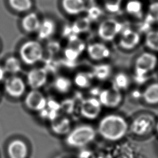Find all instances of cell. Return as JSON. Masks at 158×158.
<instances>
[{
  "mask_svg": "<svg viewBox=\"0 0 158 158\" xmlns=\"http://www.w3.org/2000/svg\"><path fill=\"white\" fill-rule=\"evenodd\" d=\"M52 130L56 134L64 135L70 130V122L67 118H63L52 125Z\"/></svg>",
  "mask_w": 158,
  "mask_h": 158,
  "instance_id": "cb8c5ba5",
  "label": "cell"
},
{
  "mask_svg": "<svg viewBox=\"0 0 158 158\" xmlns=\"http://www.w3.org/2000/svg\"><path fill=\"white\" fill-rule=\"evenodd\" d=\"M130 81L128 76L122 72L117 73L114 78L113 84L119 89H123L128 88Z\"/></svg>",
  "mask_w": 158,
  "mask_h": 158,
  "instance_id": "83f0119b",
  "label": "cell"
},
{
  "mask_svg": "<svg viewBox=\"0 0 158 158\" xmlns=\"http://www.w3.org/2000/svg\"><path fill=\"white\" fill-rule=\"evenodd\" d=\"M158 22V2L151 4L149 7V12L146 17L144 22L151 23Z\"/></svg>",
  "mask_w": 158,
  "mask_h": 158,
  "instance_id": "f1b7e54d",
  "label": "cell"
},
{
  "mask_svg": "<svg viewBox=\"0 0 158 158\" xmlns=\"http://www.w3.org/2000/svg\"><path fill=\"white\" fill-rule=\"evenodd\" d=\"M141 96L145 102L148 104H158V83H153L148 86Z\"/></svg>",
  "mask_w": 158,
  "mask_h": 158,
  "instance_id": "ac0fdd59",
  "label": "cell"
},
{
  "mask_svg": "<svg viewBox=\"0 0 158 158\" xmlns=\"http://www.w3.org/2000/svg\"><path fill=\"white\" fill-rule=\"evenodd\" d=\"M56 28V26L54 20L46 18L40 23L37 31L38 36L41 40H47L54 34Z\"/></svg>",
  "mask_w": 158,
  "mask_h": 158,
  "instance_id": "e0dca14e",
  "label": "cell"
},
{
  "mask_svg": "<svg viewBox=\"0 0 158 158\" xmlns=\"http://www.w3.org/2000/svg\"><path fill=\"white\" fill-rule=\"evenodd\" d=\"M101 105L107 107H115L120 104L122 96L120 89L114 84L112 87L99 93L98 98Z\"/></svg>",
  "mask_w": 158,
  "mask_h": 158,
  "instance_id": "52a82bcc",
  "label": "cell"
},
{
  "mask_svg": "<svg viewBox=\"0 0 158 158\" xmlns=\"http://www.w3.org/2000/svg\"><path fill=\"white\" fill-rule=\"evenodd\" d=\"M47 48L48 49V51H49V53H51V54L57 52L59 51L60 48L59 43L57 41H51V42H50L48 44V46Z\"/></svg>",
  "mask_w": 158,
  "mask_h": 158,
  "instance_id": "d6a6232c",
  "label": "cell"
},
{
  "mask_svg": "<svg viewBox=\"0 0 158 158\" xmlns=\"http://www.w3.org/2000/svg\"><path fill=\"white\" fill-rule=\"evenodd\" d=\"M27 83L32 89H38L43 86L48 80V71L44 68H34L27 73Z\"/></svg>",
  "mask_w": 158,
  "mask_h": 158,
  "instance_id": "30bf717a",
  "label": "cell"
},
{
  "mask_svg": "<svg viewBox=\"0 0 158 158\" xmlns=\"http://www.w3.org/2000/svg\"><path fill=\"white\" fill-rule=\"evenodd\" d=\"M110 67L107 64H99L94 67L93 70V77L99 80L106 79L110 73Z\"/></svg>",
  "mask_w": 158,
  "mask_h": 158,
  "instance_id": "d4e9b609",
  "label": "cell"
},
{
  "mask_svg": "<svg viewBox=\"0 0 158 158\" xmlns=\"http://www.w3.org/2000/svg\"><path fill=\"white\" fill-rule=\"evenodd\" d=\"M7 154L9 158H27V146L24 141L20 139H14L8 145Z\"/></svg>",
  "mask_w": 158,
  "mask_h": 158,
  "instance_id": "4fadbf2b",
  "label": "cell"
},
{
  "mask_svg": "<svg viewBox=\"0 0 158 158\" xmlns=\"http://www.w3.org/2000/svg\"><path fill=\"white\" fill-rule=\"evenodd\" d=\"M125 119L118 115L110 114L105 116L98 125V133L105 139L115 141L122 139L128 130Z\"/></svg>",
  "mask_w": 158,
  "mask_h": 158,
  "instance_id": "6da1fadb",
  "label": "cell"
},
{
  "mask_svg": "<svg viewBox=\"0 0 158 158\" xmlns=\"http://www.w3.org/2000/svg\"><path fill=\"white\" fill-rule=\"evenodd\" d=\"M4 89L10 96L18 98L24 94L26 90V85L22 78L14 75L6 80Z\"/></svg>",
  "mask_w": 158,
  "mask_h": 158,
  "instance_id": "ba28073f",
  "label": "cell"
},
{
  "mask_svg": "<svg viewBox=\"0 0 158 158\" xmlns=\"http://www.w3.org/2000/svg\"><path fill=\"white\" fill-rule=\"evenodd\" d=\"M101 104L98 99L89 98L83 100L80 107V112L83 117L88 119H94L100 114Z\"/></svg>",
  "mask_w": 158,
  "mask_h": 158,
  "instance_id": "9c48e42d",
  "label": "cell"
},
{
  "mask_svg": "<svg viewBox=\"0 0 158 158\" xmlns=\"http://www.w3.org/2000/svg\"><path fill=\"white\" fill-rule=\"evenodd\" d=\"M93 77V75L92 73L80 72L75 75L73 81L78 87L86 88L91 85Z\"/></svg>",
  "mask_w": 158,
  "mask_h": 158,
  "instance_id": "ffe728a7",
  "label": "cell"
},
{
  "mask_svg": "<svg viewBox=\"0 0 158 158\" xmlns=\"http://www.w3.org/2000/svg\"><path fill=\"white\" fill-rule=\"evenodd\" d=\"M146 46L154 51H158V31H151L148 33L146 37Z\"/></svg>",
  "mask_w": 158,
  "mask_h": 158,
  "instance_id": "4316f807",
  "label": "cell"
},
{
  "mask_svg": "<svg viewBox=\"0 0 158 158\" xmlns=\"http://www.w3.org/2000/svg\"><path fill=\"white\" fill-rule=\"evenodd\" d=\"M123 30V25L112 19L102 21L98 27V35L105 41L112 40L116 35Z\"/></svg>",
  "mask_w": 158,
  "mask_h": 158,
  "instance_id": "8992f818",
  "label": "cell"
},
{
  "mask_svg": "<svg viewBox=\"0 0 158 158\" xmlns=\"http://www.w3.org/2000/svg\"><path fill=\"white\" fill-rule=\"evenodd\" d=\"M87 52L89 57L94 60H100L107 58L110 55L109 49L102 43H94L87 47Z\"/></svg>",
  "mask_w": 158,
  "mask_h": 158,
  "instance_id": "9a60e30c",
  "label": "cell"
},
{
  "mask_svg": "<svg viewBox=\"0 0 158 158\" xmlns=\"http://www.w3.org/2000/svg\"><path fill=\"white\" fill-rule=\"evenodd\" d=\"M54 87L60 93H67L72 87L71 80L64 76H58L54 81Z\"/></svg>",
  "mask_w": 158,
  "mask_h": 158,
  "instance_id": "7402d4cb",
  "label": "cell"
},
{
  "mask_svg": "<svg viewBox=\"0 0 158 158\" xmlns=\"http://www.w3.org/2000/svg\"><path fill=\"white\" fill-rule=\"evenodd\" d=\"M154 117L150 114L143 113L138 115L131 122L130 130L131 133L138 136L148 135L156 127Z\"/></svg>",
  "mask_w": 158,
  "mask_h": 158,
  "instance_id": "277c9868",
  "label": "cell"
},
{
  "mask_svg": "<svg viewBox=\"0 0 158 158\" xmlns=\"http://www.w3.org/2000/svg\"><path fill=\"white\" fill-rule=\"evenodd\" d=\"M139 34L129 28L122 30V36L119 41V45L125 49H131L135 48L139 42Z\"/></svg>",
  "mask_w": 158,
  "mask_h": 158,
  "instance_id": "7c38bea8",
  "label": "cell"
},
{
  "mask_svg": "<svg viewBox=\"0 0 158 158\" xmlns=\"http://www.w3.org/2000/svg\"><path fill=\"white\" fill-rule=\"evenodd\" d=\"M91 20L87 17H81L77 19L71 27L72 33L74 35H78L81 33L87 31L90 27Z\"/></svg>",
  "mask_w": 158,
  "mask_h": 158,
  "instance_id": "44dd1931",
  "label": "cell"
},
{
  "mask_svg": "<svg viewBox=\"0 0 158 158\" xmlns=\"http://www.w3.org/2000/svg\"><path fill=\"white\" fill-rule=\"evenodd\" d=\"M3 67L6 72L11 74H16L21 71L22 64L17 57L10 56L6 59Z\"/></svg>",
  "mask_w": 158,
  "mask_h": 158,
  "instance_id": "d6986e66",
  "label": "cell"
},
{
  "mask_svg": "<svg viewBox=\"0 0 158 158\" xmlns=\"http://www.w3.org/2000/svg\"><path fill=\"white\" fill-rule=\"evenodd\" d=\"M61 5L64 12L70 15H78L86 9L84 0H62Z\"/></svg>",
  "mask_w": 158,
  "mask_h": 158,
  "instance_id": "5bb4252c",
  "label": "cell"
},
{
  "mask_svg": "<svg viewBox=\"0 0 158 158\" xmlns=\"http://www.w3.org/2000/svg\"><path fill=\"white\" fill-rule=\"evenodd\" d=\"M47 100L44 96L38 89H32L26 96L25 104L26 106L35 111H41L47 106Z\"/></svg>",
  "mask_w": 158,
  "mask_h": 158,
  "instance_id": "8fae6325",
  "label": "cell"
},
{
  "mask_svg": "<svg viewBox=\"0 0 158 158\" xmlns=\"http://www.w3.org/2000/svg\"><path fill=\"white\" fill-rule=\"evenodd\" d=\"M102 14V10L96 6H92L87 9V17L90 20H96L100 17Z\"/></svg>",
  "mask_w": 158,
  "mask_h": 158,
  "instance_id": "f546056e",
  "label": "cell"
},
{
  "mask_svg": "<svg viewBox=\"0 0 158 158\" xmlns=\"http://www.w3.org/2000/svg\"><path fill=\"white\" fill-rule=\"evenodd\" d=\"M142 4L137 0H131L128 2L126 5V10L130 14H133L137 17L141 16Z\"/></svg>",
  "mask_w": 158,
  "mask_h": 158,
  "instance_id": "484cf974",
  "label": "cell"
},
{
  "mask_svg": "<svg viewBox=\"0 0 158 158\" xmlns=\"http://www.w3.org/2000/svg\"><path fill=\"white\" fill-rule=\"evenodd\" d=\"M9 6L18 12L29 11L33 6L32 0H8Z\"/></svg>",
  "mask_w": 158,
  "mask_h": 158,
  "instance_id": "603a6c76",
  "label": "cell"
},
{
  "mask_svg": "<svg viewBox=\"0 0 158 158\" xmlns=\"http://www.w3.org/2000/svg\"><path fill=\"white\" fill-rule=\"evenodd\" d=\"M157 64L156 56L149 52L141 54L135 62V78L139 83H143L146 79V74L152 70Z\"/></svg>",
  "mask_w": 158,
  "mask_h": 158,
  "instance_id": "5b68a950",
  "label": "cell"
},
{
  "mask_svg": "<svg viewBox=\"0 0 158 158\" xmlns=\"http://www.w3.org/2000/svg\"><path fill=\"white\" fill-rule=\"evenodd\" d=\"M80 53H78L77 51L74 50L73 49L71 48L70 47L67 46L64 49V55L67 60H68L70 62H73L75 60H77V59L80 56Z\"/></svg>",
  "mask_w": 158,
  "mask_h": 158,
  "instance_id": "4dcf8cb0",
  "label": "cell"
},
{
  "mask_svg": "<svg viewBox=\"0 0 158 158\" xmlns=\"http://www.w3.org/2000/svg\"><path fill=\"white\" fill-rule=\"evenodd\" d=\"M156 130H157V133H158V122L156 123Z\"/></svg>",
  "mask_w": 158,
  "mask_h": 158,
  "instance_id": "e575fe53",
  "label": "cell"
},
{
  "mask_svg": "<svg viewBox=\"0 0 158 158\" xmlns=\"http://www.w3.org/2000/svg\"><path fill=\"white\" fill-rule=\"evenodd\" d=\"M106 10L112 13H117L120 10V3L118 2H106Z\"/></svg>",
  "mask_w": 158,
  "mask_h": 158,
  "instance_id": "1f68e13d",
  "label": "cell"
},
{
  "mask_svg": "<svg viewBox=\"0 0 158 158\" xmlns=\"http://www.w3.org/2000/svg\"><path fill=\"white\" fill-rule=\"evenodd\" d=\"M19 53L21 60L25 64L32 65L43 59L44 49L38 41L28 40L20 46Z\"/></svg>",
  "mask_w": 158,
  "mask_h": 158,
  "instance_id": "7a4b0ae2",
  "label": "cell"
},
{
  "mask_svg": "<svg viewBox=\"0 0 158 158\" xmlns=\"http://www.w3.org/2000/svg\"><path fill=\"white\" fill-rule=\"evenodd\" d=\"M95 136L96 131L93 127L83 125L75 128L69 133L66 143L72 147H83L91 142Z\"/></svg>",
  "mask_w": 158,
  "mask_h": 158,
  "instance_id": "3957f363",
  "label": "cell"
},
{
  "mask_svg": "<svg viewBox=\"0 0 158 158\" xmlns=\"http://www.w3.org/2000/svg\"><path fill=\"white\" fill-rule=\"evenodd\" d=\"M40 20L38 16L35 12H30L26 14L21 20L22 29L27 33H33L38 31Z\"/></svg>",
  "mask_w": 158,
  "mask_h": 158,
  "instance_id": "2e32d148",
  "label": "cell"
},
{
  "mask_svg": "<svg viewBox=\"0 0 158 158\" xmlns=\"http://www.w3.org/2000/svg\"><path fill=\"white\" fill-rule=\"evenodd\" d=\"M6 71L4 69L3 67L0 65V81H2L3 79L5 77V74H6Z\"/></svg>",
  "mask_w": 158,
  "mask_h": 158,
  "instance_id": "836d02e7",
  "label": "cell"
}]
</instances>
